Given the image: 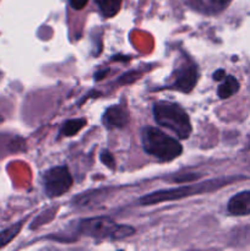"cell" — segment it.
Wrapping results in <instances>:
<instances>
[{"mask_svg": "<svg viewBox=\"0 0 250 251\" xmlns=\"http://www.w3.org/2000/svg\"><path fill=\"white\" fill-rule=\"evenodd\" d=\"M100 161H102V163L105 164L109 169L115 168L114 158H113V156L108 151H103L102 153H100Z\"/></svg>", "mask_w": 250, "mask_h": 251, "instance_id": "obj_13", "label": "cell"}, {"mask_svg": "<svg viewBox=\"0 0 250 251\" xmlns=\"http://www.w3.org/2000/svg\"><path fill=\"white\" fill-rule=\"evenodd\" d=\"M22 228V222L16 223V225H12L11 227L6 228L2 232H0V248L5 247V245L9 244L17 234L21 230Z\"/></svg>", "mask_w": 250, "mask_h": 251, "instance_id": "obj_12", "label": "cell"}, {"mask_svg": "<svg viewBox=\"0 0 250 251\" xmlns=\"http://www.w3.org/2000/svg\"><path fill=\"white\" fill-rule=\"evenodd\" d=\"M123 0H96L98 9L103 16L112 17L120 10Z\"/></svg>", "mask_w": 250, "mask_h": 251, "instance_id": "obj_10", "label": "cell"}, {"mask_svg": "<svg viewBox=\"0 0 250 251\" xmlns=\"http://www.w3.org/2000/svg\"><path fill=\"white\" fill-rule=\"evenodd\" d=\"M228 212L233 216L250 215V191H242L228 202Z\"/></svg>", "mask_w": 250, "mask_h": 251, "instance_id": "obj_8", "label": "cell"}, {"mask_svg": "<svg viewBox=\"0 0 250 251\" xmlns=\"http://www.w3.org/2000/svg\"><path fill=\"white\" fill-rule=\"evenodd\" d=\"M238 91H239V82H238L237 78L232 75H225L221 85L218 86L217 95L222 100H225V98H229L233 95H235Z\"/></svg>", "mask_w": 250, "mask_h": 251, "instance_id": "obj_9", "label": "cell"}, {"mask_svg": "<svg viewBox=\"0 0 250 251\" xmlns=\"http://www.w3.org/2000/svg\"><path fill=\"white\" fill-rule=\"evenodd\" d=\"M153 115L157 124L173 131L179 139H188L193 131L190 118L185 110L176 103H156L153 105Z\"/></svg>", "mask_w": 250, "mask_h": 251, "instance_id": "obj_3", "label": "cell"}, {"mask_svg": "<svg viewBox=\"0 0 250 251\" xmlns=\"http://www.w3.org/2000/svg\"><path fill=\"white\" fill-rule=\"evenodd\" d=\"M76 232L80 235L95 238V239H124L135 234V229L130 226H123L115 223L112 218L100 216L81 220L78 222Z\"/></svg>", "mask_w": 250, "mask_h": 251, "instance_id": "obj_2", "label": "cell"}, {"mask_svg": "<svg viewBox=\"0 0 250 251\" xmlns=\"http://www.w3.org/2000/svg\"><path fill=\"white\" fill-rule=\"evenodd\" d=\"M102 120L108 129H123L129 123V113L123 105H112L105 109Z\"/></svg>", "mask_w": 250, "mask_h": 251, "instance_id": "obj_7", "label": "cell"}, {"mask_svg": "<svg viewBox=\"0 0 250 251\" xmlns=\"http://www.w3.org/2000/svg\"><path fill=\"white\" fill-rule=\"evenodd\" d=\"M141 139L144 151L150 156L156 157L159 161H173L183 152V146L179 144L178 140L164 134L157 127H144Z\"/></svg>", "mask_w": 250, "mask_h": 251, "instance_id": "obj_1", "label": "cell"}, {"mask_svg": "<svg viewBox=\"0 0 250 251\" xmlns=\"http://www.w3.org/2000/svg\"><path fill=\"white\" fill-rule=\"evenodd\" d=\"M73 185V178L66 166H58L48 169L43 176V186L48 198L64 195Z\"/></svg>", "mask_w": 250, "mask_h": 251, "instance_id": "obj_5", "label": "cell"}, {"mask_svg": "<svg viewBox=\"0 0 250 251\" xmlns=\"http://www.w3.org/2000/svg\"><path fill=\"white\" fill-rule=\"evenodd\" d=\"M108 71H109V69H104V70L97 71V73H96V75H95V80H97V81L102 80V78L104 77L105 75H107Z\"/></svg>", "mask_w": 250, "mask_h": 251, "instance_id": "obj_17", "label": "cell"}, {"mask_svg": "<svg viewBox=\"0 0 250 251\" xmlns=\"http://www.w3.org/2000/svg\"><path fill=\"white\" fill-rule=\"evenodd\" d=\"M70 1V5L73 9L75 10H82L83 7L87 5L88 0H69Z\"/></svg>", "mask_w": 250, "mask_h": 251, "instance_id": "obj_14", "label": "cell"}, {"mask_svg": "<svg viewBox=\"0 0 250 251\" xmlns=\"http://www.w3.org/2000/svg\"><path fill=\"white\" fill-rule=\"evenodd\" d=\"M87 124V120L80 118V119H70L68 122H65V124L63 125V127L60 129V134L64 136H74V135L77 134L83 126H86Z\"/></svg>", "mask_w": 250, "mask_h": 251, "instance_id": "obj_11", "label": "cell"}, {"mask_svg": "<svg viewBox=\"0 0 250 251\" xmlns=\"http://www.w3.org/2000/svg\"><path fill=\"white\" fill-rule=\"evenodd\" d=\"M225 77V71L223 70V69H220V70H217L215 74H213V80L216 81H222Z\"/></svg>", "mask_w": 250, "mask_h": 251, "instance_id": "obj_15", "label": "cell"}, {"mask_svg": "<svg viewBox=\"0 0 250 251\" xmlns=\"http://www.w3.org/2000/svg\"><path fill=\"white\" fill-rule=\"evenodd\" d=\"M211 2L213 4V6L218 7V9H222V7H225L229 2V0H211Z\"/></svg>", "mask_w": 250, "mask_h": 251, "instance_id": "obj_16", "label": "cell"}, {"mask_svg": "<svg viewBox=\"0 0 250 251\" xmlns=\"http://www.w3.org/2000/svg\"><path fill=\"white\" fill-rule=\"evenodd\" d=\"M174 75L175 77H174L171 88L178 90L180 92H191L198 82V69L194 64L183 65L180 69L174 71Z\"/></svg>", "mask_w": 250, "mask_h": 251, "instance_id": "obj_6", "label": "cell"}, {"mask_svg": "<svg viewBox=\"0 0 250 251\" xmlns=\"http://www.w3.org/2000/svg\"><path fill=\"white\" fill-rule=\"evenodd\" d=\"M223 184H225V181H223L222 179H220V180L203 181V183L201 184L184 185L180 186V188L168 189V190L154 191V193H151L149 194V195L140 199V203H141V205H157V203L167 202V201L180 200V199L196 195V194L208 193V191L216 190V189H218L220 186H222Z\"/></svg>", "mask_w": 250, "mask_h": 251, "instance_id": "obj_4", "label": "cell"}]
</instances>
